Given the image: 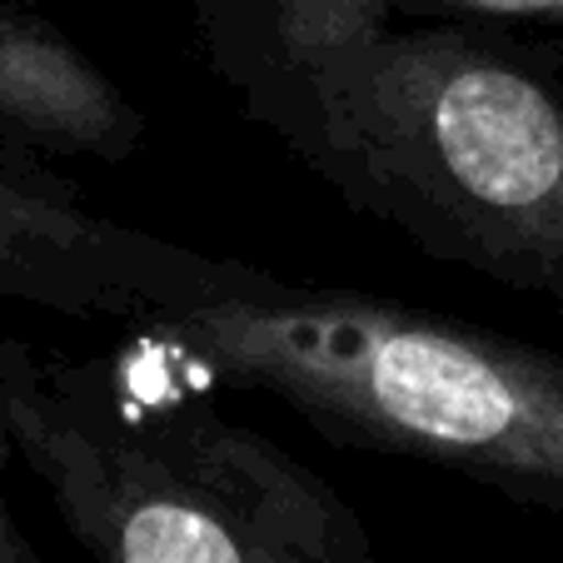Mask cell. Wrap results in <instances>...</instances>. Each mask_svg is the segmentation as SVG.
Masks as SVG:
<instances>
[{
    "mask_svg": "<svg viewBox=\"0 0 563 563\" xmlns=\"http://www.w3.org/2000/svg\"><path fill=\"white\" fill-rule=\"evenodd\" d=\"M234 110L424 255L563 305V70L468 25L190 0Z\"/></svg>",
    "mask_w": 563,
    "mask_h": 563,
    "instance_id": "obj_1",
    "label": "cell"
},
{
    "mask_svg": "<svg viewBox=\"0 0 563 563\" xmlns=\"http://www.w3.org/2000/svg\"><path fill=\"white\" fill-rule=\"evenodd\" d=\"M195 379L140 330L120 354L0 340V434L90 563H374L330 478Z\"/></svg>",
    "mask_w": 563,
    "mask_h": 563,
    "instance_id": "obj_2",
    "label": "cell"
},
{
    "mask_svg": "<svg viewBox=\"0 0 563 563\" xmlns=\"http://www.w3.org/2000/svg\"><path fill=\"white\" fill-rule=\"evenodd\" d=\"M135 330L210 379L289 405L334 444L454 468L563 519V354L255 265Z\"/></svg>",
    "mask_w": 563,
    "mask_h": 563,
    "instance_id": "obj_3",
    "label": "cell"
},
{
    "mask_svg": "<svg viewBox=\"0 0 563 563\" xmlns=\"http://www.w3.org/2000/svg\"><path fill=\"white\" fill-rule=\"evenodd\" d=\"M245 265L86 210L31 155L0 150V299L145 324L224 289Z\"/></svg>",
    "mask_w": 563,
    "mask_h": 563,
    "instance_id": "obj_4",
    "label": "cell"
},
{
    "mask_svg": "<svg viewBox=\"0 0 563 563\" xmlns=\"http://www.w3.org/2000/svg\"><path fill=\"white\" fill-rule=\"evenodd\" d=\"M140 135L145 115L70 35L0 0V140L120 165Z\"/></svg>",
    "mask_w": 563,
    "mask_h": 563,
    "instance_id": "obj_5",
    "label": "cell"
},
{
    "mask_svg": "<svg viewBox=\"0 0 563 563\" xmlns=\"http://www.w3.org/2000/svg\"><path fill=\"white\" fill-rule=\"evenodd\" d=\"M394 11H449V15H489V21H533L563 31V0H394Z\"/></svg>",
    "mask_w": 563,
    "mask_h": 563,
    "instance_id": "obj_6",
    "label": "cell"
},
{
    "mask_svg": "<svg viewBox=\"0 0 563 563\" xmlns=\"http://www.w3.org/2000/svg\"><path fill=\"white\" fill-rule=\"evenodd\" d=\"M0 563H45L25 529L15 523L11 499H5V434H0Z\"/></svg>",
    "mask_w": 563,
    "mask_h": 563,
    "instance_id": "obj_7",
    "label": "cell"
},
{
    "mask_svg": "<svg viewBox=\"0 0 563 563\" xmlns=\"http://www.w3.org/2000/svg\"><path fill=\"white\" fill-rule=\"evenodd\" d=\"M299 11H330V15H394V0H279Z\"/></svg>",
    "mask_w": 563,
    "mask_h": 563,
    "instance_id": "obj_8",
    "label": "cell"
}]
</instances>
